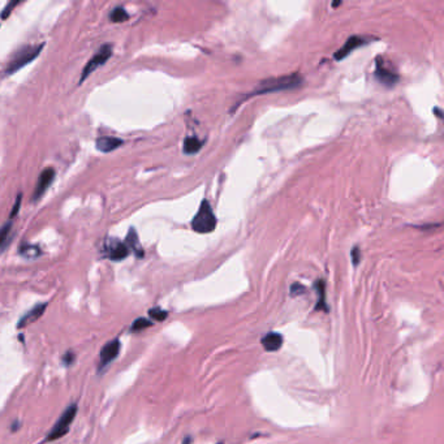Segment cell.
<instances>
[{"mask_svg":"<svg viewBox=\"0 0 444 444\" xmlns=\"http://www.w3.org/2000/svg\"><path fill=\"white\" fill-rule=\"evenodd\" d=\"M120 349H122V343L119 339H112L111 341L104 344L99 353V370H103L114 360H116L120 354Z\"/></svg>","mask_w":444,"mask_h":444,"instance_id":"8992f818","label":"cell"},{"mask_svg":"<svg viewBox=\"0 0 444 444\" xmlns=\"http://www.w3.org/2000/svg\"><path fill=\"white\" fill-rule=\"evenodd\" d=\"M77 410H78L77 404H70V405L63 412L62 416L59 417V420L56 421V424L54 425V427H52L49 434H47V437H46L45 443H47V442H55L68 434V431H69L70 426H72L73 421H74V418H76L77 416Z\"/></svg>","mask_w":444,"mask_h":444,"instance_id":"3957f363","label":"cell"},{"mask_svg":"<svg viewBox=\"0 0 444 444\" xmlns=\"http://www.w3.org/2000/svg\"><path fill=\"white\" fill-rule=\"evenodd\" d=\"M316 291L318 296V304H317V309L324 310L327 312V304H326V284L323 280L316 281Z\"/></svg>","mask_w":444,"mask_h":444,"instance_id":"9a60e30c","label":"cell"},{"mask_svg":"<svg viewBox=\"0 0 444 444\" xmlns=\"http://www.w3.org/2000/svg\"><path fill=\"white\" fill-rule=\"evenodd\" d=\"M127 241H125V245L129 248V250H134L135 254H138V257H142L143 255V252H142V248L139 247V241H138V235L137 232L134 231V228H130L129 229L128 235H127Z\"/></svg>","mask_w":444,"mask_h":444,"instance_id":"5bb4252c","label":"cell"},{"mask_svg":"<svg viewBox=\"0 0 444 444\" xmlns=\"http://www.w3.org/2000/svg\"><path fill=\"white\" fill-rule=\"evenodd\" d=\"M21 198H22V195H21V194H18L17 199H16V202H14L13 210H12V212H10L9 219H13V218H14V216H16V214H17V212H18V210H20V205H21Z\"/></svg>","mask_w":444,"mask_h":444,"instance_id":"d4e9b609","label":"cell"},{"mask_svg":"<svg viewBox=\"0 0 444 444\" xmlns=\"http://www.w3.org/2000/svg\"><path fill=\"white\" fill-rule=\"evenodd\" d=\"M74 360H76V354L73 353L72 351H66L65 354L63 356V364L65 365L66 368H69L74 364Z\"/></svg>","mask_w":444,"mask_h":444,"instance_id":"603a6c76","label":"cell"},{"mask_svg":"<svg viewBox=\"0 0 444 444\" xmlns=\"http://www.w3.org/2000/svg\"><path fill=\"white\" fill-rule=\"evenodd\" d=\"M262 345H263L264 351L267 352H276L279 351L283 345V336L278 332H270L262 337Z\"/></svg>","mask_w":444,"mask_h":444,"instance_id":"4fadbf2b","label":"cell"},{"mask_svg":"<svg viewBox=\"0 0 444 444\" xmlns=\"http://www.w3.org/2000/svg\"><path fill=\"white\" fill-rule=\"evenodd\" d=\"M18 3H20V1H10V3H8L7 5H5V8L1 10V13H0V17H1V20H5V18H8V16L10 14V12L13 10V8L16 7V5H18Z\"/></svg>","mask_w":444,"mask_h":444,"instance_id":"7402d4cb","label":"cell"},{"mask_svg":"<svg viewBox=\"0 0 444 444\" xmlns=\"http://www.w3.org/2000/svg\"><path fill=\"white\" fill-rule=\"evenodd\" d=\"M202 147V141L197 138V137H187L184 141V153L188 154V155H190V154H195L198 153Z\"/></svg>","mask_w":444,"mask_h":444,"instance_id":"2e32d148","label":"cell"},{"mask_svg":"<svg viewBox=\"0 0 444 444\" xmlns=\"http://www.w3.org/2000/svg\"><path fill=\"white\" fill-rule=\"evenodd\" d=\"M153 326V322L147 318H138L133 322L132 327H130V332H139V331L146 330L147 327Z\"/></svg>","mask_w":444,"mask_h":444,"instance_id":"d6986e66","label":"cell"},{"mask_svg":"<svg viewBox=\"0 0 444 444\" xmlns=\"http://www.w3.org/2000/svg\"><path fill=\"white\" fill-rule=\"evenodd\" d=\"M304 292H305V288H304V285H301V284H293L291 287V293L293 296L301 295V293H304Z\"/></svg>","mask_w":444,"mask_h":444,"instance_id":"484cf974","label":"cell"},{"mask_svg":"<svg viewBox=\"0 0 444 444\" xmlns=\"http://www.w3.org/2000/svg\"><path fill=\"white\" fill-rule=\"evenodd\" d=\"M104 252L107 257L112 260H123L127 258L130 253L129 248L125 245V243L120 241L119 239H107L104 243Z\"/></svg>","mask_w":444,"mask_h":444,"instance_id":"52a82bcc","label":"cell"},{"mask_svg":"<svg viewBox=\"0 0 444 444\" xmlns=\"http://www.w3.org/2000/svg\"><path fill=\"white\" fill-rule=\"evenodd\" d=\"M150 318H153L154 320H158V322H163L168 317V313L166 310H162L160 308H154V309L149 310Z\"/></svg>","mask_w":444,"mask_h":444,"instance_id":"ffe728a7","label":"cell"},{"mask_svg":"<svg viewBox=\"0 0 444 444\" xmlns=\"http://www.w3.org/2000/svg\"><path fill=\"white\" fill-rule=\"evenodd\" d=\"M365 43H366V39L360 37V35H353V37L347 39V42L344 43V46L340 50H337V51L335 52V56H333V58H335V60H343L344 58H347L352 51H354V50L358 49V47H361V46L365 45Z\"/></svg>","mask_w":444,"mask_h":444,"instance_id":"30bf717a","label":"cell"},{"mask_svg":"<svg viewBox=\"0 0 444 444\" xmlns=\"http://www.w3.org/2000/svg\"><path fill=\"white\" fill-rule=\"evenodd\" d=\"M43 47H45V43H43V45L41 43V45L38 46H30V47H25V49L20 50V51L14 55L13 59L9 62L5 73H7V74H13V73L17 72L18 69H21L22 66L28 65L29 63H31L33 60H35L38 58V55L41 54Z\"/></svg>","mask_w":444,"mask_h":444,"instance_id":"277c9868","label":"cell"},{"mask_svg":"<svg viewBox=\"0 0 444 444\" xmlns=\"http://www.w3.org/2000/svg\"><path fill=\"white\" fill-rule=\"evenodd\" d=\"M46 309H47V302H43V304H38L35 305L34 308H31L26 314L21 317L20 320L17 323V328H24V327L29 326L30 323L38 320L43 314H45Z\"/></svg>","mask_w":444,"mask_h":444,"instance_id":"8fae6325","label":"cell"},{"mask_svg":"<svg viewBox=\"0 0 444 444\" xmlns=\"http://www.w3.org/2000/svg\"><path fill=\"white\" fill-rule=\"evenodd\" d=\"M10 228H12V223L10 222L5 223L3 227H0V248H1V245L7 241L8 235H9L10 232Z\"/></svg>","mask_w":444,"mask_h":444,"instance_id":"44dd1931","label":"cell"},{"mask_svg":"<svg viewBox=\"0 0 444 444\" xmlns=\"http://www.w3.org/2000/svg\"><path fill=\"white\" fill-rule=\"evenodd\" d=\"M123 145V139L116 138V137H110V135H103L99 137L95 141L97 149L102 153H111L114 150L119 149Z\"/></svg>","mask_w":444,"mask_h":444,"instance_id":"7c38bea8","label":"cell"},{"mask_svg":"<svg viewBox=\"0 0 444 444\" xmlns=\"http://www.w3.org/2000/svg\"><path fill=\"white\" fill-rule=\"evenodd\" d=\"M351 255H352V260H353V264L354 266H357V264L360 263V260H361V250L358 249L357 247L353 248Z\"/></svg>","mask_w":444,"mask_h":444,"instance_id":"cb8c5ba5","label":"cell"},{"mask_svg":"<svg viewBox=\"0 0 444 444\" xmlns=\"http://www.w3.org/2000/svg\"><path fill=\"white\" fill-rule=\"evenodd\" d=\"M55 177V170L54 168H46L45 171H42L41 175L38 177V181H37V185H35L34 193H33V201H39L41 197L46 193L47 188L51 185L52 180Z\"/></svg>","mask_w":444,"mask_h":444,"instance_id":"ba28073f","label":"cell"},{"mask_svg":"<svg viewBox=\"0 0 444 444\" xmlns=\"http://www.w3.org/2000/svg\"><path fill=\"white\" fill-rule=\"evenodd\" d=\"M111 55H112V46L111 45L102 46L101 49L98 50L97 54L86 63V65H85V68L82 69V73H81L80 83H82L83 80H86L87 77L90 76L94 70H97L99 66L106 64V62L111 58Z\"/></svg>","mask_w":444,"mask_h":444,"instance_id":"5b68a950","label":"cell"},{"mask_svg":"<svg viewBox=\"0 0 444 444\" xmlns=\"http://www.w3.org/2000/svg\"><path fill=\"white\" fill-rule=\"evenodd\" d=\"M302 77L299 73H293L289 76H281L275 77V78H268L259 83L258 89L250 93L247 98L253 97V95H262V94L275 93V91H283V90H292L296 87L301 86Z\"/></svg>","mask_w":444,"mask_h":444,"instance_id":"6da1fadb","label":"cell"},{"mask_svg":"<svg viewBox=\"0 0 444 444\" xmlns=\"http://www.w3.org/2000/svg\"><path fill=\"white\" fill-rule=\"evenodd\" d=\"M110 20L112 22H125L129 20V13L123 7H116L111 10Z\"/></svg>","mask_w":444,"mask_h":444,"instance_id":"ac0fdd59","label":"cell"},{"mask_svg":"<svg viewBox=\"0 0 444 444\" xmlns=\"http://www.w3.org/2000/svg\"><path fill=\"white\" fill-rule=\"evenodd\" d=\"M375 77L378 78V81L382 85L385 86H393L396 85V82L399 81V74L396 72H393L392 69H389L384 65L383 60L381 62V59H377V68H375Z\"/></svg>","mask_w":444,"mask_h":444,"instance_id":"9c48e42d","label":"cell"},{"mask_svg":"<svg viewBox=\"0 0 444 444\" xmlns=\"http://www.w3.org/2000/svg\"><path fill=\"white\" fill-rule=\"evenodd\" d=\"M20 254L22 257L28 258V259H34V258L39 257L42 254L41 249L35 245H29V244H24L20 247Z\"/></svg>","mask_w":444,"mask_h":444,"instance_id":"e0dca14e","label":"cell"},{"mask_svg":"<svg viewBox=\"0 0 444 444\" xmlns=\"http://www.w3.org/2000/svg\"><path fill=\"white\" fill-rule=\"evenodd\" d=\"M216 227V216L208 201L203 199L191 220V228L197 233H210Z\"/></svg>","mask_w":444,"mask_h":444,"instance_id":"7a4b0ae2","label":"cell"}]
</instances>
